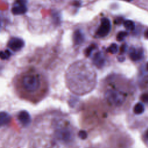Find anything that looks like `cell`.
I'll list each match as a JSON object with an SVG mask.
<instances>
[{
	"label": "cell",
	"mask_w": 148,
	"mask_h": 148,
	"mask_svg": "<svg viewBox=\"0 0 148 148\" xmlns=\"http://www.w3.org/2000/svg\"><path fill=\"white\" fill-rule=\"evenodd\" d=\"M145 36L146 38L148 39V29L145 31Z\"/></svg>",
	"instance_id": "cell-21"
},
{
	"label": "cell",
	"mask_w": 148,
	"mask_h": 148,
	"mask_svg": "<svg viewBox=\"0 0 148 148\" xmlns=\"http://www.w3.org/2000/svg\"><path fill=\"white\" fill-rule=\"evenodd\" d=\"M111 23L109 18L104 17L101 20V24L99 26L96 35L99 37H105L107 36L111 30Z\"/></svg>",
	"instance_id": "cell-6"
},
{
	"label": "cell",
	"mask_w": 148,
	"mask_h": 148,
	"mask_svg": "<svg viewBox=\"0 0 148 148\" xmlns=\"http://www.w3.org/2000/svg\"><path fill=\"white\" fill-rule=\"evenodd\" d=\"M65 83L74 94L83 95L90 92L97 84L95 70L86 63H77L71 66L65 73Z\"/></svg>",
	"instance_id": "cell-4"
},
{
	"label": "cell",
	"mask_w": 148,
	"mask_h": 148,
	"mask_svg": "<svg viewBox=\"0 0 148 148\" xmlns=\"http://www.w3.org/2000/svg\"><path fill=\"white\" fill-rule=\"evenodd\" d=\"M97 47V45L94 43L93 44H91V45H90L85 50V54H86V56H90V55L91 54V51L95 49V48Z\"/></svg>",
	"instance_id": "cell-16"
},
{
	"label": "cell",
	"mask_w": 148,
	"mask_h": 148,
	"mask_svg": "<svg viewBox=\"0 0 148 148\" xmlns=\"http://www.w3.org/2000/svg\"><path fill=\"white\" fill-rule=\"evenodd\" d=\"M128 35V32L126 31H120L116 35V39L117 41H123L125 38Z\"/></svg>",
	"instance_id": "cell-13"
},
{
	"label": "cell",
	"mask_w": 148,
	"mask_h": 148,
	"mask_svg": "<svg viewBox=\"0 0 148 148\" xmlns=\"http://www.w3.org/2000/svg\"><path fill=\"white\" fill-rule=\"evenodd\" d=\"M27 10L26 5H15L12 8V13L14 15H21L25 14L27 12Z\"/></svg>",
	"instance_id": "cell-10"
},
{
	"label": "cell",
	"mask_w": 148,
	"mask_h": 148,
	"mask_svg": "<svg viewBox=\"0 0 148 148\" xmlns=\"http://www.w3.org/2000/svg\"><path fill=\"white\" fill-rule=\"evenodd\" d=\"M130 56L133 60H137L141 58L142 56V51L140 50H136L132 47L130 51Z\"/></svg>",
	"instance_id": "cell-11"
},
{
	"label": "cell",
	"mask_w": 148,
	"mask_h": 148,
	"mask_svg": "<svg viewBox=\"0 0 148 148\" xmlns=\"http://www.w3.org/2000/svg\"><path fill=\"white\" fill-rule=\"evenodd\" d=\"M13 86L19 98L33 104L44 99L49 91L46 76L32 68L17 74L13 79Z\"/></svg>",
	"instance_id": "cell-3"
},
{
	"label": "cell",
	"mask_w": 148,
	"mask_h": 148,
	"mask_svg": "<svg viewBox=\"0 0 148 148\" xmlns=\"http://www.w3.org/2000/svg\"><path fill=\"white\" fill-rule=\"evenodd\" d=\"M10 53L9 51V50H6L5 51V52L1 51V58L2 59H6L8 58L9 57V56H10Z\"/></svg>",
	"instance_id": "cell-17"
},
{
	"label": "cell",
	"mask_w": 148,
	"mask_h": 148,
	"mask_svg": "<svg viewBox=\"0 0 148 148\" xmlns=\"http://www.w3.org/2000/svg\"><path fill=\"white\" fill-rule=\"evenodd\" d=\"M94 61L97 63V64H101L102 62L103 61V58L102 57V55L101 53H97L95 54V57H94Z\"/></svg>",
	"instance_id": "cell-15"
},
{
	"label": "cell",
	"mask_w": 148,
	"mask_h": 148,
	"mask_svg": "<svg viewBox=\"0 0 148 148\" xmlns=\"http://www.w3.org/2000/svg\"><path fill=\"white\" fill-rule=\"evenodd\" d=\"M27 2V0H16L15 2V5H26Z\"/></svg>",
	"instance_id": "cell-18"
},
{
	"label": "cell",
	"mask_w": 148,
	"mask_h": 148,
	"mask_svg": "<svg viewBox=\"0 0 148 148\" xmlns=\"http://www.w3.org/2000/svg\"><path fill=\"white\" fill-rule=\"evenodd\" d=\"M136 94L134 82L121 74H110L101 83V100L109 113L117 114L128 110Z\"/></svg>",
	"instance_id": "cell-2"
},
{
	"label": "cell",
	"mask_w": 148,
	"mask_h": 148,
	"mask_svg": "<svg viewBox=\"0 0 148 148\" xmlns=\"http://www.w3.org/2000/svg\"><path fill=\"white\" fill-rule=\"evenodd\" d=\"M8 47L13 51H18L24 46V41L17 37L12 38L8 42Z\"/></svg>",
	"instance_id": "cell-8"
},
{
	"label": "cell",
	"mask_w": 148,
	"mask_h": 148,
	"mask_svg": "<svg viewBox=\"0 0 148 148\" xmlns=\"http://www.w3.org/2000/svg\"><path fill=\"white\" fill-rule=\"evenodd\" d=\"M73 39L74 43L76 45H80L84 42L85 36L83 32L80 29H76L73 35Z\"/></svg>",
	"instance_id": "cell-9"
},
{
	"label": "cell",
	"mask_w": 148,
	"mask_h": 148,
	"mask_svg": "<svg viewBox=\"0 0 148 148\" xmlns=\"http://www.w3.org/2000/svg\"><path fill=\"white\" fill-rule=\"evenodd\" d=\"M140 99L148 108V76L145 77L140 86Z\"/></svg>",
	"instance_id": "cell-7"
},
{
	"label": "cell",
	"mask_w": 148,
	"mask_h": 148,
	"mask_svg": "<svg viewBox=\"0 0 148 148\" xmlns=\"http://www.w3.org/2000/svg\"><path fill=\"white\" fill-rule=\"evenodd\" d=\"M80 5H81V3L79 2V1H75V2H73V5H74L75 6L79 7V6H80Z\"/></svg>",
	"instance_id": "cell-20"
},
{
	"label": "cell",
	"mask_w": 148,
	"mask_h": 148,
	"mask_svg": "<svg viewBox=\"0 0 148 148\" xmlns=\"http://www.w3.org/2000/svg\"><path fill=\"white\" fill-rule=\"evenodd\" d=\"M118 50V46L116 43H112L107 49V51L112 54H115Z\"/></svg>",
	"instance_id": "cell-14"
},
{
	"label": "cell",
	"mask_w": 148,
	"mask_h": 148,
	"mask_svg": "<svg viewBox=\"0 0 148 148\" xmlns=\"http://www.w3.org/2000/svg\"><path fill=\"white\" fill-rule=\"evenodd\" d=\"M77 133L71 118L57 110L34 119L29 134V148H79Z\"/></svg>",
	"instance_id": "cell-1"
},
{
	"label": "cell",
	"mask_w": 148,
	"mask_h": 148,
	"mask_svg": "<svg viewBox=\"0 0 148 148\" xmlns=\"http://www.w3.org/2000/svg\"><path fill=\"white\" fill-rule=\"evenodd\" d=\"M108 113L101 100H89L84 105L82 112L81 123L83 128L92 130L103 125L108 118Z\"/></svg>",
	"instance_id": "cell-5"
},
{
	"label": "cell",
	"mask_w": 148,
	"mask_h": 148,
	"mask_svg": "<svg viewBox=\"0 0 148 148\" xmlns=\"http://www.w3.org/2000/svg\"><path fill=\"white\" fill-rule=\"evenodd\" d=\"M123 25L124 26V27L128 29V30H133L135 28V23H134V21H132V20H125L123 22Z\"/></svg>",
	"instance_id": "cell-12"
},
{
	"label": "cell",
	"mask_w": 148,
	"mask_h": 148,
	"mask_svg": "<svg viewBox=\"0 0 148 148\" xmlns=\"http://www.w3.org/2000/svg\"><path fill=\"white\" fill-rule=\"evenodd\" d=\"M125 49H126V45L125 44L123 45L121 47V49H120V50L121 52H124L125 50Z\"/></svg>",
	"instance_id": "cell-19"
},
{
	"label": "cell",
	"mask_w": 148,
	"mask_h": 148,
	"mask_svg": "<svg viewBox=\"0 0 148 148\" xmlns=\"http://www.w3.org/2000/svg\"><path fill=\"white\" fill-rule=\"evenodd\" d=\"M125 1H128V2H130V1H132V0H125Z\"/></svg>",
	"instance_id": "cell-22"
},
{
	"label": "cell",
	"mask_w": 148,
	"mask_h": 148,
	"mask_svg": "<svg viewBox=\"0 0 148 148\" xmlns=\"http://www.w3.org/2000/svg\"><path fill=\"white\" fill-rule=\"evenodd\" d=\"M147 68H148V64H147Z\"/></svg>",
	"instance_id": "cell-23"
}]
</instances>
